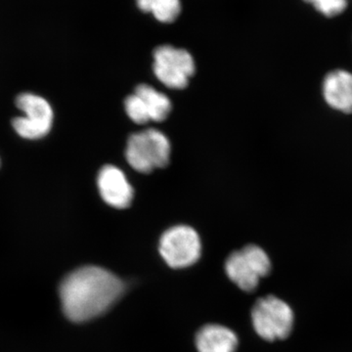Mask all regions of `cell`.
<instances>
[{
	"mask_svg": "<svg viewBox=\"0 0 352 352\" xmlns=\"http://www.w3.org/2000/svg\"><path fill=\"white\" fill-rule=\"evenodd\" d=\"M124 284L110 271L98 266H83L64 278L59 293L64 314L82 323L107 312L120 300Z\"/></svg>",
	"mask_w": 352,
	"mask_h": 352,
	"instance_id": "obj_1",
	"label": "cell"
},
{
	"mask_svg": "<svg viewBox=\"0 0 352 352\" xmlns=\"http://www.w3.org/2000/svg\"><path fill=\"white\" fill-rule=\"evenodd\" d=\"M170 149V140L163 132L149 129L129 136L126 157L133 170L150 173L155 168L168 166Z\"/></svg>",
	"mask_w": 352,
	"mask_h": 352,
	"instance_id": "obj_2",
	"label": "cell"
},
{
	"mask_svg": "<svg viewBox=\"0 0 352 352\" xmlns=\"http://www.w3.org/2000/svg\"><path fill=\"white\" fill-rule=\"evenodd\" d=\"M16 107L24 113L14 118V131L21 138L36 141L47 136L54 124V111L50 102L41 95L23 92L16 97Z\"/></svg>",
	"mask_w": 352,
	"mask_h": 352,
	"instance_id": "obj_3",
	"label": "cell"
},
{
	"mask_svg": "<svg viewBox=\"0 0 352 352\" xmlns=\"http://www.w3.org/2000/svg\"><path fill=\"white\" fill-rule=\"evenodd\" d=\"M252 325L259 337L270 342L284 340L291 333L294 312L276 296L259 298L252 310Z\"/></svg>",
	"mask_w": 352,
	"mask_h": 352,
	"instance_id": "obj_4",
	"label": "cell"
},
{
	"mask_svg": "<svg viewBox=\"0 0 352 352\" xmlns=\"http://www.w3.org/2000/svg\"><path fill=\"white\" fill-rule=\"evenodd\" d=\"M270 270L271 263L267 254L254 245L234 252L226 263V273L231 281L245 292L254 291L259 280L270 274Z\"/></svg>",
	"mask_w": 352,
	"mask_h": 352,
	"instance_id": "obj_5",
	"label": "cell"
},
{
	"mask_svg": "<svg viewBox=\"0 0 352 352\" xmlns=\"http://www.w3.org/2000/svg\"><path fill=\"white\" fill-rule=\"evenodd\" d=\"M155 76L166 87L183 89L195 73V63L188 51L163 45L154 52Z\"/></svg>",
	"mask_w": 352,
	"mask_h": 352,
	"instance_id": "obj_6",
	"label": "cell"
},
{
	"mask_svg": "<svg viewBox=\"0 0 352 352\" xmlns=\"http://www.w3.org/2000/svg\"><path fill=\"white\" fill-rule=\"evenodd\" d=\"M201 251L200 237L190 226L171 227L160 240V254L173 268L193 265L200 258Z\"/></svg>",
	"mask_w": 352,
	"mask_h": 352,
	"instance_id": "obj_7",
	"label": "cell"
},
{
	"mask_svg": "<svg viewBox=\"0 0 352 352\" xmlns=\"http://www.w3.org/2000/svg\"><path fill=\"white\" fill-rule=\"evenodd\" d=\"M97 186L101 198L115 208H126L131 205L134 191L126 176L117 166H103L97 177Z\"/></svg>",
	"mask_w": 352,
	"mask_h": 352,
	"instance_id": "obj_8",
	"label": "cell"
},
{
	"mask_svg": "<svg viewBox=\"0 0 352 352\" xmlns=\"http://www.w3.org/2000/svg\"><path fill=\"white\" fill-rule=\"evenodd\" d=\"M322 94L329 107L346 115L352 113V74L333 69L322 82Z\"/></svg>",
	"mask_w": 352,
	"mask_h": 352,
	"instance_id": "obj_9",
	"label": "cell"
},
{
	"mask_svg": "<svg viewBox=\"0 0 352 352\" xmlns=\"http://www.w3.org/2000/svg\"><path fill=\"white\" fill-rule=\"evenodd\" d=\"M199 352H235L238 339L230 329L220 325H207L196 336Z\"/></svg>",
	"mask_w": 352,
	"mask_h": 352,
	"instance_id": "obj_10",
	"label": "cell"
},
{
	"mask_svg": "<svg viewBox=\"0 0 352 352\" xmlns=\"http://www.w3.org/2000/svg\"><path fill=\"white\" fill-rule=\"evenodd\" d=\"M134 94L138 95L144 103L150 120L163 122L170 115L171 111L170 98L162 92L157 91L151 85H138Z\"/></svg>",
	"mask_w": 352,
	"mask_h": 352,
	"instance_id": "obj_11",
	"label": "cell"
},
{
	"mask_svg": "<svg viewBox=\"0 0 352 352\" xmlns=\"http://www.w3.org/2000/svg\"><path fill=\"white\" fill-rule=\"evenodd\" d=\"M138 8L162 23L173 22L182 11L180 0H136Z\"/></svg>",
	"mask_w": 352,
	"mask_h": 352,
	"instance_id": "obj_12",
	"label": "cell"
},
{
	"mask_svg": "<svg viewBox=\"0 0 352 352\" xmlns=\"http://www.w3.org/2000/svg\"><path fill=\"white\" fill-rule=\"evenodd\" d=\"M124 107H126L127 116L135 124H145L148 122H151L144 103L138 95L134 94L127 97L124 101Z\"/></svg>",
	"mask_w": 352,
	"mask_h": 352,
	"instance_id": "obj_13",
	"label": "cell"
},
{
	"mask_svg": "<svg viewBox=\"0 0 352 352\" xmlns=\"http://www.w3.org/2000/svg\"><path fill=\"white\" fill-rule=\"evenodd\" d=\"M311 4L315 10L327 18L336 17L346 10L347 0H303Z\"/></svg>",
	"mask_w": 352,
	"mask_h": 352,
	"instance_id": "obj_14",
	"label": "cell"
},
{
	"mask_svg": "<svg viewBox=\"0 0 352 352\" xmlns=\"http://www.w3.org/2000/svg\"><path fill=\"white\" fill-rule=\"evenodd\" d=\"M0 164H1V160H0Z\"/></svg>",
	"mask_w": 352,
	"mask_h": 352,
	"instance_id": "obj_15",
	"label": "cell"
}]
</instances>
